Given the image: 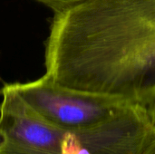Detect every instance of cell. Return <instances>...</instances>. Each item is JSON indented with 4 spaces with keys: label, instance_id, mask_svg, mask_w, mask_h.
<instances>
[{
    "label": "cell",
    "instance_id": "6da1fadb",
    "mask_svg": "<svg viewBox=\"0 0 155 154\" xmlns=\"http://www.w3.org/2000/svg\"><path fill=\"white\" fill-rule=\"evenodd\" d=\"M45 76L66 88L155 102V0H84L54 14Z\"/></svg>",
    "mask_w": 155,
    "mask_h": 154
},
{
    "label": "cell",
    "instance_id": "7a4b0ae2",
    "mask_svg": "<svg viewBox=\"0 0 155 154\" xmlns=\"http://www.w3.org/2000/svg\"><path fill=\"white\" fill-rule=\"evenodd\" d=\"M12 85L39 115L67 131L92 126L133 104L117 97L66 88L45 75L32 82Z\"/></svg>",
    "mask_w": 155,
    "mask_h": 154
},
{
    "label": "cell",
    "instance_id": "3957f363",
    "mask_svg": "<svg viewBox=\"0 0 155 154\" xmlns=\"http://www.w3.org/2000/svg\"><path fill=\"white\" fill-rule=\"evenodd\" d=\"M0 94V154H61L66 130L34 111L12 84H5Z\"/></svg>",
    "mask_w": 155,
    "mask_h": 154
},
{
    "label": "cell",
    "instance_id": "277c9868",
    "mask_svg": "<svg viewBox=\"0 0 155 154\" xmlns=\"http://www.w3.org/2000/svg\"><path fill=\"white\" fill-rule=\"evenodd\" d=\"M154 131L147 110L130 104L103 122L74 132L91 154H140Z\"/></svg>",
    "mask_w": 155,
    "mask_h": 154
},
{
    "label": "cell",
    "instance_id": "5b68a950",
    "mask_svg": "<svg viewBox=\"0 0 155 154\" xmlns=\"http://www.w3.org/2000/svg\"><path fill=\"white\" fill-rule=\"evenodd\" d=\"M35 1L45 5V6L53 10L54 14H56V13L63 12L81 3L84 0H35Z\"/></svg>",
    "mask_w": 155,
    "mask_h": 154
},
{
    "label": "cell",
    "instance_id": "8992f818",
    "mask_svg": "<svg viewBox=\"0 0 155 154\" xmlns=\"http://www.w3.org/2000/svg\"><path fill=\"white\" fill-rule=\"evenodd\" d=\"M140 154H155V131Z\"/></svg>",
    "mask_w": 155,
    "mask_h": 154
},
{
    "label": "cell",
    "instance_id": "52a82bcc",
    "mask_svg": "<svg viewBox=\"0 0 155 154\" xmlns=\"http://www.w3.org/2000/svg\"><path fill=\"white\" fill-rule=\"evenodd\" d=\"M147 112H148V114H149L152 123L155 126V102L147 109Z\"/></svg>",
    "mask_w": 155,
    "mask_h": 154
}]
</instances>
